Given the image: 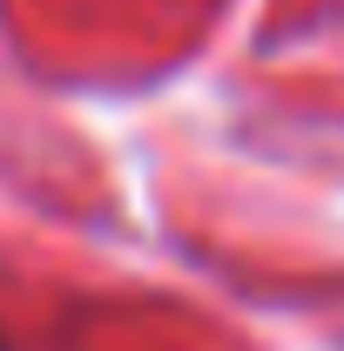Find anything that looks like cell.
I'll list each match as a JSON object with an SVG mask.
<instances>
[{
  "mask_svg": "<svg viewBox=\"0 0 344 351\" xmlns=\"http://www.w3.org/2000/svg\"><path fill=\"white\" fill-rule=\"evenodd\" d=\"M0 351H7V345H0Z\"/></svg>",
  "mask_w": 344,
  "mask_h": 351,
  "instance_id": "cell-1",
  "label": "cell"
}]
</instances>
